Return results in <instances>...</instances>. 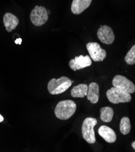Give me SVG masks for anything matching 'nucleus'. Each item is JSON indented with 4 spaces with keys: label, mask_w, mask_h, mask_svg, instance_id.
<instances>
[{
    "label": "nucleus",
    "mask_w": 135,
    "mask_h": 152,
    "mask_svg": "<svg viewBox=\"0 0 135 152\" xmlns=\"http://www.w3.org/2000/svg\"><path fill=\"white\" fill-rule=\"evenodd\" d=\"M77 105L76 102L72 100H63L60 101L55 108V116L61 120L69 119L76 112Z\"/></svg>",
    "instance_id": "nucleus-1"
},
{
    "label": "nucleus",
    "mask_w": 135,
    "mask_h": 152,
    "mask_svg": "<svg viewBox=\"0 0 135 152\" xmlns=\"http://www.w3.org/2000/svg\"><path fill=\"white\" fill-rule=\"evenodd\" d=\"M74 81L66 77L55 79L52 78L48 83V90L51 95H58L65 92L72 85Z\"/></svg>",
    "instance_id": "nucleus-2"
},
{
    "label": "nucleus",
    "mask_w": 135,
    "mask_h": 152,
    "mask_svg": "<svg viewBox=\"0 0 135 152\" xmlns=\"http://www.w3.org/2000/svg\"><path fill=\"white\" fill-rule=\"evenodd\" d=\"M97 124L96 118H86L83 122L82 126V133L83 139L89 144H94L96 142L94 126Z\"/></svg>",
    "instance_id": "nucleus-3"
},
{
    "label": "nucleus",
    "mask_w": 135,
    "mask_h": 152,
    "mask_svg": "<svg viewBox=\"0 0 135 152\" xmlns=\"http://www.w3.org/2000/svg\"><path fill=\"white\" fill-rule=\"evenodd\" d=\"M106 95L109 101L114 104L129 102L131 100L130 94L114 87L108 89L107 91Z\"/></svg>",
    "instance_id": "nucleus-4"
},
{
    "label": "nucleus",
    "mask_w": 135,
    "mask_h": 152,
    "mask_svg": "<svg viewBox=\"0 0 135 152\" xmlns=\"http://www.w3.org/2000/svg\"><path fill=\"white\" fill-rule=\"evenodd\" d=\"M49 15L48 10L43 6H36L30 15V19L32 23L39 27L46 23L48 20Z\"/></svg>",
    "instance_id": "nucleus-5"
},
{
    "label": "nucleus",
    "mask_w": 135,
    "mask_h": 152,
    "mask_svg": "<svg viewBox=\"0 0 135 152\" xmlns=\"http://www.w3.org/2000/svg\"><path fill=\"white\" fill-rule=\"evenodd\" d=\"M112 84L113 87L130 94L135 92V85L134 83L122 75H117L115 76L113 80Z\"/></svg>",
    "instance_id": "nucleus-6"
},
{
    "label": "nucleus",
    "mask_w": 135,
    "mask_h": 152,
    "mask_svg": "<svg viewBox=\"0 0 135 152\" xmlns=\"http://www.w3.org/2000/svg\"><path fill=\"white\" fill-rule=\"evenodd\" d=\"M86 47L90 58L95 62L103 61L107 56L105 50L103 49L97 42H88Z\"/></svg>",
    "instance_id": "nucleus-7"
},
{
    "label": "nucleus",
    "mask_w": 135,
    "mask_h": 152,
    "mask_svg": "<svg viewBox=\"0 0 135 152\" xmlns=\"http://www.w3.org/2000/svg\"><path fill=\"white\" fill-rule=\"evenodd\" d=\"M99 39L103 44H111L115 39L113 29L107 25L100 26L97 33Z\"/></svg>",
    "instance_id": "nucleus-8"
},
{
    "label": "nucleus",
    "mask_w": 135,
    "mask_h": 152,
    "mask_svg": "<svg viewBox=\"0 0 135 152\" xmlns=\"http://www.w3.org/2000/svg\"><path fill=\"white\" fill-rule=\"evenodd\" d=\"M91 64V59L88 55L84 56L81 55L79 56L75 57L74 59H72L69 62L70 68L74 71L84 69L90 66Z\"/></svg>",
    "instance_id": "nucleus-9"
},
{
    "label": "nucleus",
    "mask_w": 135,
    "mask_h": 152,
    "mask_svg": "<svg viewBox=\"0 0 135 152\" xmlns=\"http://www.w3.org/2000/svg\"><path fill=\"white\" fill-rule=\"evenodd\" d=\"M98 133L101 137L108 143H113L116 141L117 137L115 132L107 126H102L98 130Z\"/></svg>",
    "instance_id": "nucleus-10"
},
{
    "label": "nucleus",
    "mask_w": 135,
    "mask_h": 152,
    "mask_svg": "<svg viewBox=\"0 0 135 152\" xmlns=\"http://www.w3.org/2000/svg\"><path fill=\"white\" fill-rule=\"evenodd\" d=\"M93 0H73L71 4V12L75 15H79L89 7Z\"/></svg>",
    "instance_id": "nucleus-11"
},
{
    "label": "nucleus",
    "mask_w": 135,
    "mask_h": 152,
    "mask_svg": "<svg viewBox=\"0 0 135 152\" xmlns=\"http://www.w3.org/2000/svg\"><path fill=\"white\" fill-rule=\"evenodd\" d=\"M3 23L7 31L11 32L18 25L19 20L15 15L12 13H6L3 17Z\"/></svg>",
    "instance_id": "nucleus-12"
},
{
    "label": "nucleus",
    "mask_w": 135,
    "mask_h": 152,
    "mask_svg": "<svg viewBox=\"0 0 135 152\" xmlns=\"http://www.w3.org/2000/svg\"><path fill=\"white\" fill-rule=\"evenodd\" d=\"M87 99L92 104H96L99 101V86L96 83H91L88 86Z\"/></svg>",
    "instance_id": "nucleus-13"
},
{
    "label": "nucleus",
    "mask_w": 135,
    "mask_h": 152,
    "mask_svg": "<svg viewBox=\"0 0 135 152\" xmlns=\"http://www.w3.org/2000/svg\"><path fill=\"white\" fill-rule=\"evenodd\" d=\"M88 86L86 84H80L74 87L71 92L73 98H84L87 95Z\"/></svg>",
    "instance_id": "nucleus-14"
},
{
    "label": "nucleus",
    "mask_w": 135,
    "mask_h": 152,
    "mask_svg": "<svg viewBox=\"0 0 135 152\" xmlns=\"http://www.w3.org/2000/svg\"><path fill=\"white\" fill-rule=\"evenodd\" d=\"M114 115L113 109L110 107H104L100 109V119L105 123H110Z\"/></svg>",
    "instance_id": "nucleus-15"
},
{
    "label": "nucleus",
    "mask_w": 135,
    "mask_h": 152,
    "mask_svg": "<svg viewBox=\"0 0 135 152\" xmlns=\"http://www.w3.org/2000/svg\"><path fill=\"white\" fill-rule=\"evenodd\" d=\"M120 132L123 134H127L131 130V124L130 119L128 117H123L119 124Z\"/></svg>",
    "instance_id": "nucleus-16"
},
{
    "label": "nucleus",
    "mask_w": 135,
    "mask_h": 152,
    "mask_svg": "<svg viewBox=\"0 0 135 152\" xmlns=\"http://www.w3.org/2000/svg\"><path fill=\"white\" fill-rule=\"evenodd\" d=\"M125 61L128 65H134L135 64V44L133 45L131 49L127 53L125 57Z\"/></svg>",
    "instance_id": "nucleus-17"
},
{
    "label": "nucleus",
    "mask_w": 135,
    "mask_h": 152,
    "mask_svg": "<svg viewBox=\"0 0 135 152\" xmlns=\"http://www.w3.org/2000/svg\"><path fill=\"white\" fill-rule=\"evenodd\" d=\"M21 42H22V39L21 38H18L15 41V44H19V45H20L21 44Z\"/></svg>",
    "instance_id": "nucleus-18"
},
{
    "label": "nucleus",
    "mask_w": 135,
    "mask_h": 152,
    "mask_svg": "<svg viewBox=\"0 0 135 152\" xmlns=\"http://www.w3.org/2000/svg\"><path fill=\"white\" fill-rule=\"evenodd\" d=\"M3 121H4V118H3V116L1 114H0V123L3 122Z\"/></svg>",
    "instance_id": "nucleus-19"
},
{
    "label": "nucleus",
    "mask_w": 135,
    "mask_h": 152,
    "mask_svg": "<svg viewBox=\"0 0 135 152\" xmlns=\"http://www.w3.org/2000/svg\"><path fill=\"white\" fill-rule=\"evenodd\" d=\"M131 146H132V147L135 150V141H133V142L131 143Z\"/></svg>",
    "instance_id": "nucleus-20"
}]
</instances>
